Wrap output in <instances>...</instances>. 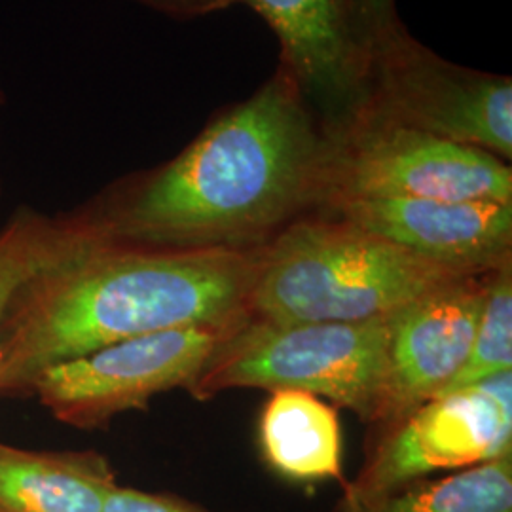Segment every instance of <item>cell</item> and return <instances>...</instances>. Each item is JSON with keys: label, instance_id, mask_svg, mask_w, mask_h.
I'll return each instance as SVG.
<instances>
[{"label": "cell", "instance_id": "obj_1", "mask_svg": "<svg viewBox=\"0 0 512 512\" xmlns=\"http://www.w3.org/2000/svg\"><path fill=\"white\" fill-rule=\"evenodd\" d=\"M327 152L329 131L277 65L173 160L109 184L71 213L118 243L251 251L319 211Z\"/></svg>", "mask_w": 512, "mask_h": 512}, {"label": "cell", "instance_id": "obj_2", "mask_svg": "<svg viewBox=\"0 0 512 512\" xmlns=\"http://www.w3.org/2000/svg\"><path fill=\"white\" fill-rule=\"evenodd\" d=\"M74 222L69 245L12 296L0 325V399L46 368L133 336L249 317L258 249H156Z\"/></svg>", "mask_w": 512, "mask_h": 512}, {"label": "cell", "instance_id": "obj_3", "mask_svg": "<svg viewBox=\"0 0 512 512\" xmlns=\"http://www.w3.org/2000/svg\"><path fill=\"white\" fill-rule=\"evenodd\" d=\"M469 277L323 213L258 249L249 317L266 323H370Z\"/></svg>", "mask_w": 512, "mask_h": 512}, {"label": "cell", "instance_id": "obj_4", "mask_svg": "<svg viewBox=\"0 0 512 512\" xmlns=\"http://www.w3.org/2000/svg\"><path fill=\"white\" fill-rule=\"evenodd\" d=\"M387 340V319L298 325L247 319L220 342L188 395L209 401L230 389H296L349 408L372 425Z\"/></svg>", "mask_w": 512, "mask_h": 512}, {"label": "cell", "instance_id": "obj_5", "mask_svg": "<svg viewBox=\"0 0 512 512\" xmlns=\"http://www.w3.org/2000/svg\"><path fill=\"white\" fill-rule=\"evenodd\" d=\"M372 198L512 202L511 164L480 148L361 112L344 128L329 131L319 211Z\"/></svg>", "mask_w": 512, "mask_h": 512}, {"label": "cell", "instance_id": "obj_6", "mask_svg": "<svg viewBox=\"0 0 512 512\" xmlns=\"http://www.w3.org/2000/svg\"><path fill=\"white\" fill-rule=\"evenodd\" d=\"M363 112L512 158V78L442 59L403 21L380 37Z\"/></svg>", "mask_w": 512, "mask_h": 512}, {"label": "cell", "instance_id": "obj_7", "mask_svg": "<svg viewBox=\"0 0 512 512\" xmlns=\"http://www.w3.org/2000/svg\"><path fill=\"white\" fill-rule=\"evenodd\" d=\"M239 325L162 330L93 349L42 370L29 397L74 429H107L126 412L148 410L156 395L188 391Z\"/></svg>", "mask_w": 512, "mask_h": 512}, {"label": "cell", "instance_id": "obj_8", "mask_svg": "<svg viewBox=\"0 0 512 512\" xmlns=\"http://www.w3.org/2000/svg\"><path fill=\"white\" fill-rule=\"evenodd\" d=\"M512 454V370L421 404L376 435L342 499L363 503Z\"/></svg>", "mask_w": 512, "mask_h": 512}, {"label": "cell", "instance_id": "obj_9", "mask_svg": "<svg viewBox=\"0 0 512 512\" xmlns=\"http://www.w3.org/2000/svg\"><path fill=\"white\" fill-rule=\"evenodd\" d=\"M264 19L293 78L327 131L366 109L384 31L366 0H238Z\"/></svg>", "mask_w": 512, "mask_h": 512}, {"label": "cell", "instance_id": "obj_10", "mask_svg": "<svg viewBox=\"0 0 512 512\" xmlns=\"http://www.w3.org/2000/svg\"><path fill=\"white\" fill-rule=\"evenodd\" d=\"M488 275H469L387 317V366L372 425L395 427L437 399L465 365L486 298Z\"/></svg>", "mask_w": 512, "mask_h": 512}, {"label": "cell", "instance_id": "obj_11", "mask_svg": "<svg viewBox=\"0 0 512 512\" xmlns=\"http://www.w3.org/2000/svg\"><path fill=\"white\" fill-rule=\"evenodd\" d=\"M319 213L461 274L512 264V202L372 198L332 203Z\"/></svg>", "mask_w": 512, "mask_h": 512}, {"label": "cell", "instance_id": "obj_12", "mask_svg": "<svg viewBox=\"0 0 512 512\" xmlns=\"http://www.w3.org/2000/svg\"><path fill=\"white\" fill-rule=\"evenodd\" d=\"M109 459L35 452L0 442V512H103L116 486Z\"/></svg>", "mask_w": 512, "mask_h": 512}, {"label": "cell", "instance_id": "obj_13", "mask_svg": "<svg viewBox=\"0 0 512 512\" xmlns=\"http://www.w3.org/2000/svg\"><path fill=\"white\" fill-rule=\"evenodd\" d=\"M262 458L277 475L298 482L336 480L346 486L342 427L334 406L296 389H277L260 416Z\"/></svg>", "mask_w": 512, "mask_h": 512}, {"label": "cell", "instance_id": "obj_14", "mask_svg": "<svg viewBox=\"0 0 512 512\" xmlns=\"http://www.w3.org/2000/svg\"><path fill=\"white\" fill-rule=\"evenodd\" d=\"M332 512H512V454L363 503L340 497Z\"/></svg>", "mask_w": 512, "mask_h": 512}, {"label": "cell", "instance_id": "obj_15", "mask_svg": "<svg viewBox=\"0 0 512 512\" xmlns=\"http://www.w3.org/2000/svg\"><path fill=\"white\" fill-rule=\"evenodd\" d=\"M74 236L69 213L46 215L31 207L18 211L0 230V325L14 293L59 255Z\"/></svg>", "mask_w": 512, "mask_h": 512}, {"label": "cell", "instance_id": "obj_16", "mask_svg": "<svg viewBox=\"0 0 512 512\" xmlns=\"http://www.w3.org/2000/svg\"><path fill=\"white\" fill-rule=\"evenodd\" d=\"M511 370L512 264H509L488 275L486 298L469 357L439 397Z\"/></svg>", "mask_w": 512, "mask_h": 512}, {"label": "cell", "instance_id": "obj_17", "mask_svg": "<svg viewBox=\"0 0 512 512\" xmlns=\"http://www.w3.org/2000/svg\"><path fill=\"white\" fill-rule=\"evenodd\" d=\"M103 512H213L181 495L165 492H145L116 484L112 488Z\"/></svg>", "mask_w": 512, "mask_h": 512}, {"label": "cell", "instance_id": "obj_18", "mask_svg": "<svg viewBox=\"0 0 512 512\" xmlns=\"http://www.w3.org/2000/svg\"><path fill=\"white\" fill-rule=\"evenodd\" d=\"M135 2L169 18L194 19L226 10L238 0H135Z\"/></svg>", "mask_w": 512, "mask_h": 512}, {"label": "cell", "instance_id": "obj_19", "mask_svg": "<svg viewBox=\"0 0 512 512\" xmlns=\"http://www.w3.org/2000/svg\"><path fill=\"white\" fill-rule=\"evenodd\" d=\"M366 4L384 33L401 23L395 8V0H366Z\"/></svg>", "mask_w": 512, "mask_h": 512}, {"label": "cell", "instance_id": "obj_20", "mask_svg": "<svg viewBox=\"0 0 512 512\" xmlns=\"http://www.w3.org/2000/svg\"><path fill=\"white\" fill-rule=\"evenodd\" d=\"M4 101H6V97H4V93H2V90H0V107L4 105Z\"/></svg>", "mask_w": 512, "mask_h": 512}]
</instances>
